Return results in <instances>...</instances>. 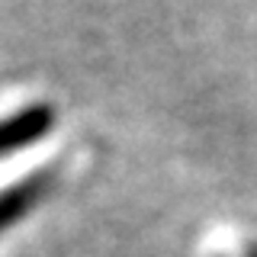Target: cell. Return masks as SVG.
<instances>
[{"label": "cell", "instance_id": "cell-1", "mask_svg": "<svg viewBox=\"0 0 257 257\" xmlns=\"http://www.w3.org/2000/svg\"><path fill=\"white\" fill-rule=\"evenodd\" d=\"M52 119L55 116L48 106H29V109H20L13 116L0 119V155L42 139L48 132V125H52Z\"/></svg>", "mask_w": 257, "mask_h": 257}, {"label": "cell", "instance_id": "cell-2", "mask_svg": "<svg viewBox=\"0 0 257 257\" xmlns=\"http://www.w3.org/2000/svg\"><path fill=\"white\" fill-rule=\"evenodd\" d=\"M48 177L45 174H32L26 180H20L16 187H7L0 193V228H7L10 222H16L23 212H29L32 203L45 193Z\"/></svg>", "mask_w": 257, "mask_h": 257}]
</instances>
